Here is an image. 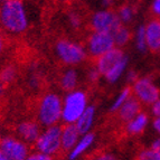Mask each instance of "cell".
<instances>
[{
    "label": "cell",
    "instance_id": "15",
    "mask_svg": "<svg viewBox=\"0 0 160 160\" xmlns=\"http://www.w3.org/2000/svg\"><path fill=\"white\" fill-rule=\"evenodd\" d=\"M148 123V115L147 113L140 112L136 118H133L131 121H129L126 124V132L130 136H137L143 132L146 126Z\"/></svg>",
    "mask_w": 160,
    "mask_h": 160
},
{
    "label": "cell",
    "instance_id": "26",
    "mask_svg": "<svg viewBox=\"0 0 160 160\" xmlns=\"http://www.w3.org/2000/svg\"><path fill=\"white\" fill-rule=\"evenodd\" d=\"M26 160H54L53 156L45 155L42 152H36V153H32L26 158Z\"/></svg>",
    "mask_w": 160,
    "mask_h": 160
},
{
    "label": "cell",
    "instance_id": "16",
    "mask_svg": "<svg viewBox=\"0 0 160 160\" xmlns=\"http://www.w3.org/2000/svg\"><path fill=\"white\" fill-rule=\"evenodd\" d=\"M59 86L66 92H73L78 84V78L76 71L69 68L65 71L59 78Z\"/></svg>",
    "mask_w": 160,
    "mask_h": 160
},
{
    "label": "cell",
    "instance_id": "36",
    "mask_svg": "<svg viewBox=\"0 0 160 160\" xmlns=\"http://www.w3.org/2000/svg\"><path fill=\"white\" fill-rule=\"evenodd\" d=\"M0 143H1V138H0Z\"/></svg>",
    "mask_w": 160,
    "mask_h": 160
},
{
    "label": "cell",
    "instance_id": "13",
    "mask_svg": "<svg viewBox=\"0 0 160 160\" xmlns=\"http://www.w3.org/2000/svg\"><path fill=\"white\" fill-rule=\"evenodd\" d=\"M18 136L28 143H34L37 141V139L40 136V127L39 123L32 120L22 121L17 127Z\"/></svg>",
    "mask_w": 160,
    "mask_h": 160
},
{
    "label": "cell",
    "instance_id": "19",
    "mask_svg": "<svg viewBox=\"0 0 160 160\" xmlns=\"http://www.w3.org/2000/svg\"><path fill=\"white\" fill-rule=\"evenodd\" d=\"M113 38H114V43L117 46H124L126 44H128V42L131 39V32L124 27L123 25H121L117 30L112 34Z\"/></svg>",
    "mask_w": 160,
    "mask_h": 160
},
{
    "label": "cell",
    "instance_id": "10",
    "mask_svg": "<svg viewBox=\"0 0 160 160\" xmlns=\"http://www.w3.org/2000/svg\"><path fill=\"white\" fill-rule=\"evenodd\" d=\"M0 150L10 160H26V158L29 156L26 143L12 137H6L1 139Z\"/></svg>",
    "mask_w": 160,
    "mask_h": 160
},
{
    "label": "cell",
    "instance_id": "33",
    "mask_svg": "<svg viewBox=\"0 0 160 160\" xmlns=\"http://www.w3.org/2000/svg\"><path fill=\"white\" fill-rule=\"evenodd\" d=\"M3 84L1 82H0V99H1V96H2V93H3Z\"/></svg>",
    "mask_w": 160,
    "mask_h": 160
},
{
    "label": "cell",
    "instance_id": "35",
    "mask_svg": "<svg viewBox=\"0 0 160 160\" xmlns=\"http://www.w3.org/2000/svg\"><path fill=\"white\" fill-rule=\"evenodd\" d=\"M2 1H3V0H0V5H1V3H2Z\"/></svg>",
    "mask_w": 160,
    "mask_h": 160
},
{
    "label": "cell",
    "instance_id": "20",
    "mask_svg": "<svg viewBox=\"0 0 160 160\" xmlns=\"http://www.w3.org/2000/svg\"><path fill=\"white\" fill-rule=\"evenodd\" d=\"M17 71L16 68L11 65H7L0 71V82L2 83L3 86L8 85L10 83H12L16 78Z\"/></svg>",
    "mask_w": 160,
    "mask_h": 160
},
{
    "label": "cell",
    "instance_id": "2",
    "mask_svg": "<svg viewBox=\"0 0 160 160\" xmlns=\"http://www.w3.org/2000/svg\"><path fill=\"white\" fill-rule=\"evenodd\" d=\"M95 61L100 75H103L109 82L117 81L127 65V57L120 48H112Z\"/></svg>",
    "mask_w": 160,
    "mask_h": 160
},
{
    "label": "cell",
    "instance_id": "11",
    "mask_svg": "<svg viewBox=\"0 0 160 160\" xmlns=\"http://www.w3.org/2000/svg\"><path fill=\"white\" fill-rule=\"evenodd\" d=\"M146 45L152 54H160V19L152 18L144 27Z\"/></svg>",
    "mask_w": 160,
    "mask_h": 160
},
{
    "label": "cell",
    "instance_id": "9",
    "mask_svg": "<svg viewBox=\"0 0 160 160\" xmlns=\"http://www.w3.org/2000/svg\"><path fill=\"white\" fill-rule=\"evenodd\" d=\"M132 92L140 103L147 105L153 104L160 98L159 88L148 78L137 80L132 88Z\"/></svg>",
    "mask_w": 160,
    "mask_h": 160
},
{
    "label": "cell",
    "instance_id": "27",
    "mask_svg": "<svg viewBox=\"0 0 160 160\" xmlns=\"http://www.w3.org/2000/svg\"><path fill=\"white\" fill-rule=\"evenodd\" d=\"M150 11L152 13V18L160 19V0H153Z\"/></svg>",
    "mask_w": 160,
    "mask_h": 160
},
{
    "label": "cell",
    "instance_id": "1",
    "mask_svg": "<svg viewBox=\"0 0 160 160\" xmlns=\"http://www.w3.org/2000/svg\"><path fill=\"white\" fill-rule=\"evenodd\" d=\"M0 25L10 34H22L28 27V17L22 0H3L0 5Z\"/></svg>",
    "mask_w": 160,
    "mask_h": 160
},
{
    "label": "cell",
    "instance_id": "28",
    "mask_svg": "<svg viewBox=\"0 0 160 160\" xmlns=\"http://www.w3.org/2000/svg\"><path fill=\"white\" fill-rule=\"evenodd\" d=\"M152 114L156 118L160 117V99L152 104Z\"/></svg>",
    "mask_w": 160,
    "mask_h": 160
},
{
    "label": "cell",
    "instance_id": "6",
    "mask_svg": "<svg viewBox=\"0 0 160 160\" xmlns=\"http://www.w3.org/2000/svg\"><path fill=\"white\" fill-rule=\"evenodd\" d=\"M35 147L38 152L53 156L62 149V127H48L43 133H40Z\"/></svg>",
    "mask_w": 160,
    "mask_h": 160
},
{
    "label": "cell",
    "instance_id": "14",
    "mask_svg": "<svg viewBox=\"0 0 160 160\" xmlns=\"http://www.w3.org/2000/svg\"><path fill=\"white\" fill-rule=\"evenodd\" d=\"M80 134L75 123L65 124V127L62 128V150L64 152L72 150L76 146Z\"/></svg>",
    "mask_w": 160,
    "mask_h": 160
},
{
    "label": "cell",
    "instance_id": "24",
    "mask_svg": "<svg viewBox=\"0 0 160 160\" xmlns=\"http://www.w3.org/2000/svg\"><path fill=\"white\" fill-rule=\"evenodd\" d=\"M88 160H119L114 155L110 153V152L105 151H99V152H94L90 156Z\"/></svg>",
    "mask_w": 160,
    "mask_h": 160
},
{
    "label": "cell",
    "instance_id": "8",
    "mask_svg": "<svg viewBox=\"0 0 160 160\" xmlns=\"http://www.w3.org/2000/svg\"><path fill=\"white\" fill-rule=\"evenodd\" d=\"M121 25V20L117 13L111 10H102L92 16L90 28L92 32L113 34Z\"/></svg>",
    "mask_w": 160,
    "mask_h": 160
},
{
    "label": "cell",
    "instance_id": "5",
    "mask_svg": "<svg viewBox=\"0 0 160 160\" xmlns=\"http://www.w3.org/2000/svg\"><path fill=\"white\" fill-rule=\"evenodd\" d=\"M55 53L65 65H78L86 58L85 49L72 40L61 38L55 44Z\"/></svg>",
    "mask_w": 160,
    "mask_h": 160
},
{
    "label": "cell",
    "instance_id": "3",
    "mask_svg": "<svg viewBox=\"0 0 160 160\" xmlns=\"http://www.w3.org/2000/svg\"><path fill=\"white\" fill-rule=\"evenodd\" d=\"M63 102L55 93L44 94L37 102L36 113L40 124L46 127L55 126L62 118Z\"/></svg>",
    "mask_w": 160,
    "mask_h": 160
},
{
    "label": "cell",
    "instance_id": "29",
    "mask_svg": "<svg viewBox=\"0 0 160 160\" xmlns=\"http://www.w3.org/2000/svg\"><path fill=\"white\" fill-rule=\"evenodd\" d=\"M6 46H7V40H6L5 35H3L2 32H0V55H1V54L3 53Z\"/></svg>",
    "mask_w": 160,
    "mask_h": 160
},
{
    "label": "cell",
    "instance_id": "32",
    "mask_svg": "<svg viewBox=\"0 0 160 160\" xmlns=\"http://www.w3.org/2000/svg\"><path fill=\"white\" fill-rule=\"evenodd\" d=\"M0 160H10V159H9V158L7 157V156H6L1 150H0Z\"/></svg>",
    "mask_w": 160,
    "mask_h": 160
},
{
    "label": "cell",
    "instance_id": "18",
    "mask_svg": "<svg viewBox=\"0 0 160 160\" xmlns=\"http://www.w3.org/2000/svg\"><path fill=\"white\" fill-rule=\"evenodd\" d=\"M93 140H94V134L93 133H86L85 136L81 139V141L75 146V148L73 149V151L71 152V155H69V159L74 160V159H76L78 156H81V153H83V152L85 151V150L91 146L92 142H93Z\"/></svg>",
    "mask_w": 160,
    "mask_h": 160
},
{
    "label": "cell",
    "instance_id": "7",
    "mask_svg": "<svg viewBox=\"0 0 160 160\" xmlns=\"http://www.w3.org/2000/svg\"><path fill=\"white\" fill-rule=\"evenodd\" d=\"M86 45H88V52L91 58L96 59L114 48L115 43L112 34L92 32V34L88 38Z\"/></svg>",
    "mask_w": 160,
    "mask_h": 160
},
{
    "label": "cell",
    "instance_id": "21",
    "mask_svg": "<svg viewBox=\"0 0 160 160\" xmlns=\"http://www.w3.org/2000/svg\"><path fill=\"white\" fill-rule=\"evenodd\" d=\"M136 160H160V152L152 149L151 147L148 149H142L138 152Z\"/></svg>",
    "mask_w": 160,
    "mask_h": 160
},
{
    "label": "cell",
    "instance_id": "12",
    "mask_svg": "<svg viewBox=\"0 0 160 160\" xmlns=\"http://www.w3.org/2000/svg\"><path fill=\"white\" fill-rule=\"evenodd\" d=\"M140 112H141V103L138 101L136 96H130L122 104V107L117 110V120L127 124Z\"/></svg>",
    "mask_w": 160,
    "mask_h": 160
},
{
    "label": "cell",
    "instance_id": "34",
    "mask_svg": "<svg viewBox=\"0 0 160 160\" xmlns=\"http://www.w3.org/2000/svg\"><path fill=\"white\" fill-rule=\"evenodd\" d=\"M62 2H69V1H72V0H59Z\"/></svg>",
    "mask_w": 160,
    "mask_h": 160
},
{
    "label": "cell",
    "instance_id": "17",
    "mask_svg": "<svg viewBox=\"0 0 160 160\" xmlns=\"http://www.w3.org/2000/svg\"><path fill=\"white\" fill-rule=\"evenodd\" d=\"M93 118H94V108L93 107H88L86 108V110L83 112V114L80 117L78 121H76V127H78V130L81 134H85L90 128L92 126V122H93Z\"/></svg>",
    "mask_w": 160,
    "mask_h": 160
},
{
    "label": "cell",
    "instance_id": "31",
    "mask_svg": "<svg viewBox=\"0 0 160 160\" xmlns=\"http://www.w3.org/2000/svg\"><path fill=\"white\" fill-rule=\"evenodd\" d=\"M151 148H152V149H155V150H157V151L160 152V138L157 139V140H156V141L151 144Z\"/></svg>",
    "mask_w": 160,
    "mask_h": 160
},
{
    "label": "cell",
    "instance_id": "25",
    "mask_svg": "<svg viewBox=\"0 0 160 160\" xmlns=\"http://www.w3.org/2000/svg\"><path fill=\"white\" fill-rule=\"evenodd\" d=\"M137 45L140 51H144L147 45H146V34H144V27H140L137 35Z\"/></svg>",
    "mask_w": 160,
    "mask_h": 160
},
{
    "label": "cell",
    "instance_id": "4",
    "mask_svg": "<svg viewBox=\"0 0 160 160\" xmlns=\"http://www.w3.org/2000/svg\"><path fill=\"white\" fill-rule=\"evenodd\" d=\"M86 103H88V95L85 92H71L63 103L62 119L65 122V124L76 123V121L86 110Z\"/></svg>",
    "mask_w": 160,
    "mask_h": 160
},
{
    "label": "cell",
    "instance_id": "22",
    "mask_svg": "<svg viewBox=\"0 0 160 160\" xmlns=\"http://www.w3.org/2000/svg\"><path fill=\"white\" fill-rule=\"evenodd\" d=\"M131 93H132V90H131L130 86H128V88H126L124 90L122 91V93L119 95V98L117 99V101H115V103L113 104L112 109H111V111H117V110H119L121 107H122V104L124 103V102L127 101V100L129 99L131 96Z\"/></svg>",
    "mask_w": 160,
    "mask_h": 160
},
{
    "label": "cell",
    "instance_id": "23",
    "mask_svg": "<svg viewBox=\"0 0 160 160\" xmlns=\"http://www.w3.org/2000/svg\"><path fill=\"white\" fill-rule=\"evenodd\" d=\"M132 15H133V9L131 8L130 6H122L119 10V13H118L120 20L123 22H130L131 18H132Z\"/></svg>",
    "mask_w": 160,
    "mask_h": 160
},
{
    "label": "cell",
    "instance_id": "30",
    "mask_svg": "<svg viewBox=\"0 0 160 160\" xmlns=\"http://www.w3.org/2000/svg\"><path fill=\"white\" fill-rule=\"evenodd\" d=\"M153 128L156 129L158 133H160V117L156 118L155 120H153Z\"/></svg>",
    "mask_w": 160,
    "mask_h": 160
}]
</instances>
